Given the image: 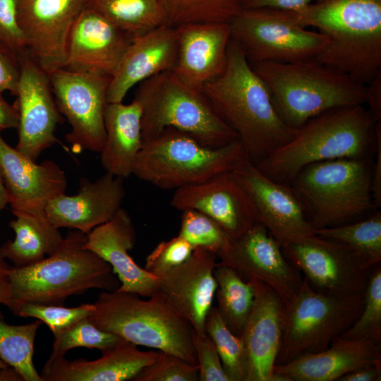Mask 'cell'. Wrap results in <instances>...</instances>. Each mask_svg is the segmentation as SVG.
<instances>
[{"mask_svg": "<svg viewBox=\"0 0 381 381\" xmlns=\"http://www.w3.org/2000/svg\"><path fill=\"white\" fill-rule=\"evenodd\" d=\"M201 92L219 118L238 135L253 164L294 136L295 130L282 120L265 84L231 39L223 73L207 83Z\"/></svg>", "mask_w": 381, "mask_h": 381, "instance_id": "1", "label": "cell"}, {"mask_svg": "<svg viewBox=\"0 0 381 381\" xmlns=\"http://www.w3.org/2000/svg\"><path fill=\"white\" fill-rule=\"evenodd\" d=\"M380 127L364 105L333 109L307 121L291 140L254 164L269 179L290 185L313 163L373 158Z\"/></svg>", "mask_w": 381, "mask_h": 381, "instance_id": "2", "label": "cell"}, {"mask_svg": "<svg viewBox=\"0 0 381 381\" xmlns=\"http://www.w3.org/2000/svg\"><path fill=\"white\" fill-rule=\"evenodd\" d=\"M289 13L327 37L318 61L364 85L381 73V0H325Z\"/></svg>", "mask_w": 381, "mask_h": 381, "instance_id": "3", "label": "cell"}, {"mask_svg": "<svg viewBox=\"0 0 381 381\" xmlns=\"http://www.w3.org/2000/svg\"><path fill=\"white\" fill-rule=\"evenodd\" d=\"M87 234L71 229L50 255L30 265L10 267L13 313L26 303L61 306L73 295L92 289L114 291L120 286L111 266L85 248Z\"/></svg>", "mask_w": 381, "mask_h": 381, "instance_id": "4", "label": "cell"}, {"mask_svg": "<svg viewBox=\"0 0 381 381\" xmlns=\"http://www.w3.org/2000/svg\"><path fill=\"white\" fill-rule=\"evenodd\" d=\"M250 64L265 84L277 114L294 130L327 111L365 103L366 85L315 59Z\"/></svg>", "mask_w": 381, "mask_h": 381, "instance_id": "5", "label": "cell"}, {"mask_svg": "<svg viewBox=\"0 0 381 381\" xmlns=\"http://www.w3.org/2000/svg\"><path fill=\"white\" fill-rule=\"evenodd\" d=\"M373 158H340L310 164L291 186L315 229L361 219L378 210L371 190Z\"/></svg>", "mask_w": 381, "mask_h": 381, "instance_id": "6", "label": "cell"}, {"mask_svg": "<svg viewBox=\"0 0 381 381\" xmlns=\"http://www.w3.org/2000/svg\"><path fill=\"white\" fill-rule=\"evenodd\" d=\"M89 319L99 329L135 345L166 351L198 364L194 329L157 293L148 300L119 290L103 291Z\"/></svg>", "mask_w": 381, "mask_h": 381, "instance_id": "7", "label": "cell"}, {"mask_svg": "<svg viewBox=\"0 0 381 381\" xmlns=\"http://www.w3.org/2000/svg\"><path fill=\"white\" fill-rule=\"evenodd\" d=\"M133 99L142 107L143 142L169 127L186 133L210 147H223L238 140L203 94L183 83L171 71L139 83Z\"/></svg>", "mask_w": 381, "mask_h": 381, "instance_id": "8", "label": "cell"}, {"mask_svg": "<svg viewBox=\"0 0 381 381\" xmlns=\"http://www.w3.org/2000/svg\"><path fill=\"white\" fill-rule=\"evenodd\" d=\"M247 157L238 140L210 147L169 127L143 143L133 175L159 188L176 190L232 171Z\"/></svg>", "mask_w": 381, "mask_h": 381, "instance_id": "9", "label": "cell"}, {"mask_svg": "<svg viewBox=\"0 0 381 381\" xmlns=\"http://www.w3.org/2000/svg\"><path fill=\"white\" fill-rule=\"evenodd\" d=\"M364 294L328 296L313 289L303 277L294 299L286 306L283 335L275 365L327 349L360 315Z\"/></svg>", "mask_w": 381, "mask_h": 381, "instance_id": "10", "label": "cell"}, {"mask_svg": "<svg viewBox=\"0 0 381 381\" xmlns=\"http://www.w3.org/2000/svg\"><path fill=\"white\" fill-rule=\"evenodd\" d=\"M229 25L231 39L250 63L314 59L328 42L325 35L306 30L279 10L243 9Z\"/></svg>", "mask_w": 381, "mask_h": 381, "instance_id": "11", "label": "cell"}, {"mask_svg": "<svg viewBox=\"0 0 381 381\" xmlns=\"http://www.w3.org/2000/svg\"><path fill=\"white\" fill-rule=\"evenodd\" d=\"M59 112L71 131L66 141L74 150L101 152L105 142L104 111L111 77L59 68L49 73Z\"/></svg>", "mask_w": 381, "mask_h": 381, "instance_id": "12", "label": "cell"}, {"mask_svg": "<svg viewBox=\"0 0 381 381\" xmlns=\"http://www.w3.org/2000/svg\"><path fill=\"white\" fill-rule=\"evenodd\" d=\"M20 73L16 107L18 114L16 149L35 161L56 141L55 131L61 116L49 77L30 51L18 54Z\"/></svg>", "mask_w": 381, "mask_h": 381, "instance_id": "13", "label": "cell"}, {"mask_svg": "<svg viewBox=\"0 0 381 381\" xmlns=\"http://www.w3.org/2000/svg\"><path fill=\"white\" fill-rule=\"evenodd\" d=\"M217 259L243 279H257L273 289L287 306L296 296L303 277L285 257L281 245L257 222L237 236L229 238Z\"/></svg>", "mask_w": 381, "mask_h": 381, "instance_id": "14", "label": "cell"}, {"mask_svg": "<svg viewBox=\"0 0 381 381\" xmlns=\"http://www.w3.org/2000/svg\"><path fill=\"white\" fill-rule=\"evenodd\" d=\"M282 249L315 291L339 298L364 294L370 271L363 270L339 243L313 233Z\"/></svg>", "mask_w": 381, "mask_h": 381, "instance_id": "15", "label": "cell"}, {"mask_svg": "<svg viewBox=\"0 0 381 381\" xmlns=\"http://www.w3.org/2000/svg\"><path fill=\"white\" fill-rule=\"evenodd\" d=\"M232 171L249 195L258 222L281 246L314 233L306 209L291 185L269 179L248 157Z\"/></svg>", "mask_w": 381, "mask_h": 381, "instance_id": "16", "label": "cell"}, {"mask_svg": "<svg viewBox=\"0 0 381 381\" xmlns=\"http://www.w3.org/2000/svg\"><path fill=\"white\" fill-rule=\"evenodd\" d=\"M27 47L48 73L63 68L71 29L86 0H16Z\"/></svg>", "mask_w": 381, "mask_h": 381, "instance_id": "17", "label": "cell"}, {"mask_svg": "<svg viewBox=\"0 0 381 381\" xmlns=\"http://www.w3.org/2000/svg\"><path fill=\"white\" fill-rule=\"evenodd\" d=\"M170 204L181 211L192 209L209 216L229 238L258 222L249 195L232 171L175 190Z\"/></svg>", "mask_w": 381, "mask_h": 381, "instance_id": "18", "label": "cell"}, {"mask_svg": "<svg viewBox=\"0 0 381 381\" xmlns=\"http://www.w3.org/2000/svg\"><path fill=\"white\" fill-rule=\"evenodd\" d=\"M133 38L86 6L71 29L64 68L111 77Z\"/></svg>", "mask_w": 381, "mask_h": 381, "instance_id": "19", "label": "cell"}, {"mask_svg": "<svg viewBox=\"0 0 381 381\" xmlns=\"http://www.w3.org/2000/svg\"><path fill=\"white\" fill-rule=\"evenodd\" d=\"M217 260L214 252L198 247L188 260L158 278L157 293L198 332H205V318L212 306Z\"/></svg>", "mask_w": 381, "mask_h": 381, "instance_id": "20", "label": "cell"}, {"mask_svg": "<svg viewBox=\"0 0 381 381\" xmlns=\"http://www.w3.org/2000/svg\"><path fill=\"white\" fill-rule=\"evenodd\" d=\"M0 172L12 211L44 212L67 187L65 172L57 164L50 159L37 164L8 145L1 133Z\"/></svg>", "mask_w": 381, "mask_h": 381, "instance_id": "21", "label": "cell"}, {"mask_svg": "<svg viewBox=\"0 0 381 381\" xmlns=\"http://www.w3.org/2000/svg\"><path fill=\"white\" fill-rule=\"evenodd\" d=\"M175 27L178 53L171 71L183 83L201 92L226 67L231 40L229 23L194 22Z\"/></svg>", "mask_w": 381, "mask_h": 381, "instance_id": "22", "label": "cell"}, {"mask_svg": "<svg viewBox=\"0 0 381 381\" xmlns=\"http://www.w3.org/2000/svg\"><path fill=\"white\" fill-rule=\"evenodd\" d=\"M252 281L255 300L241 336L248 363V381H271L279 351L286 315V305L270 286Z\"/></svg>", "mask_w": 381, "mask_h": 381, "instance_id": "23", "label": "cell"}, {"mask_svg": "<svg viewBox=\"0 0 381 381\" xmlns=\"http://www.w3.org/2000/svg\"><path fill=\"white\" fill-rule=\"evenodd\" d=\"M123 180L107 172L95 181L81 178L77 194L64 193L47 204V217L59 229L87 234L109 221L121 207L126 194Z\"/></svg>", "mask_w": 381, "mask_h": 381, "instance_id": "24", "label": "cell"}, {"mask_svg": "<svg viewBox=\"0 0 381 381\" xmlns=\"http://www.w3.org/2000/svg\"><path fill=\"white\" fill-rule=\"evenodd\" d=\"M135 243V231L128 212L121 207L107 222L87 234L85 248L112 267L120 281L119 291L152 297L158 291V278L140 267L128 251Z\"/></svg>", "mask_w": 381, "mask_h": 381, "instance_id": "25", "label": "cell"}, {"mask_svg": "<svg viewBox=\"0 0 381 381\" xmlns=\"http://www.w3.org/2000/svg\"><path fill=\"white\" fill-rule=\"evenodd\" d=\"M177 53L175 26L164 23L134 37L111 76L107 90L108 103L122 102L133 87L153 75L171 71Z\"/></svg>", "mask_w": 381, "mask_h": 381, "instance_id": "26", "label": "cell"}, {"mask_svg": "<svg viewBox=\"0 0 381 381\" xmlns=\"http://www.w3.org/2000/svg\"><path fill=\"white\" fill-rule=\"evenodd\" d=\"M375 364H381L380 343L366 337H339L322 351L275 365L273 373L286 381H335L350 372Z\"/></svg>", "mask_w": 381, "mask_h": 381, "instance_id": "27", "label": "cell"}, {"mask_svg": "<svg viewBox=\"0 0 381 381\" xmlns=\"http://www.w3.org/2000/svg\"><path fill=\"white\" fill-rule=\"evenodd\" d=\"M96 360L49 358L40 374L43 381L132 380L156 359L158 351H142L123 339Z\"/></svg>", "mask_w": 381, "mask_h": 381, "instance_id": "28", "label": "cell"}, {"mask_svg": "<svg viewBox=\"0 0 381 381\" xmlns=\"http://www.w3.org/2000/svg\"><path fill=\"white\" fill-rule=\"evenodd\" d=\"M142 107L135 99L129 104L108 103L104 111L106 138L101 151L105 172L126 179L133 174L143 145Z\"/></svg>", "mask_w": 381, "mask_h": 381, "instance_id": "29", "label": "cell"}, {"mask_svg": "<svg viewBox=\"0 0 381 381\" xmlns=\"http://www.w3.org/2000/svg\"><path fill=\"white\" fill-rule=\"evenodd\" d=\"M15 219L8 226L15 232L14 240L0 246L6 260L15 267L36 263L52 255L63 236L59 229L52 224L44 212L12 211Z\"/></svg>", "mask_w": 381, "mask_h": 381, "instance_id": "30", "label": "cell"}, {"mask_svg": "<svg viewBox=\"0 0 381 381\" xmlns=\"http://www.w3.org/2000/svg\"><path fill=\"white\" fill-rule=\"evenodd\" d=\"M314 233L341 245L366 272L381 262V212L379 210L356 222L315 229Z\"/></svg>", "mask_w": 381, "mask_h": 381, "instance_id": "31", "label": "cell"}, {"mask_svg": "<svg viewBox=\"0 0 381 381\" xmlns=\"http://www.w3.org/2000/svg\"><path fill=\"white\" fill-rule=\"evenodd\" d=\"M213 274L217 284L216 307L227 327L241 337L254 303L253 284L220 262Z\"/></svg>", "mask_w": 381, "mask_h": 381, "instance_id": "32", "label": "cell"}, {"mask_svg": "<svg viewBox=\"0 0 381 381\" xmlns=\"http://www.w3.org/2000/svg\"><path fill=\"white\" fill-rule=\"evenodd\" d=\"M86 6L132 37L167 23L159 0H86Z\"/></svg>", "mask_w": 381, "mask_h": 381, "instance_id": "33", "label": "cell"}, {"mask_svg": "<svg viewBox=\"0 0 381 381\" xmlns=\"http://www.w3.org/2000/svg\"><path fill=\"white\" fill-rule=\"evenodd\" d=\"M42 322L14 325L0 311V358L16 368L25 381H43L33 363L34 343Z\"/></svg>", "mask_w": 381, "mask_h": 381, "instance_id": "34", "label": "cell"}, {"mask_svg": "<svg viewBox=\"0 0 381 381\" xmlns=\"http://www.w3.org/2000/svg\"><path fill=\"white\" fill-rule=\"evenodd\" d=\"M205 329L230 381H248V363L243 341L227 327L216 306H212L207 314Z\"/></svg>", "mask_w": 381, "mask_h": 381, "instance_id": "35", "label": "cell"}, {"mask_svg": "<svg viewBox=\"0 0 381 381\" xmlns=\"http://www.w3.org/2000/svg\"><path fill=\"white\" fill-rule=\"evenodd\" d=\"M172 26L194 22L229 23L242 10L243 0H159Z\"/></svg>", "mask_w": 381, "mask_h": 381, "instance_id": "36", "label": "cell"}, {"mask_svg": "<svg viewBox=\"0 0 381 381\" xmlns=\"http://www.w3.org/2000/svg\"><path fill=\"white\" fill-rule=\"evenodd\" d=\"M53 335L50 358L65 356L68 351L76 347L97 349L104 352L114 348L122 340L115 334L99 329L88 317Z\"/></svg>", "mask_w": 381, "mask_h": 381, "instance_id": "37", "label": "cell"}, {"mask_svg": "<svg viewBox=\"0 0 381 381\" xmlns=\"http://www.w3.org/2000/svg\"><path fill=\"white\" fill-rule=\"evenodd\" d=\"M343 339L366 337L381 342V267L380 263L368 273L364 291V304L360 315L341 337Z\"/></svg>", "mask_w": 381, "mask_h": 381, "instance_id": "38", "label": "cell"}, {"mask_svg": "<svg viewBox=\"0 0 381 381\" xmlns=\"http://www.w3.org/2000/svg\"><path fill=\"white\" fill-rule=\"evenodd\" d=\"M179 236L194 249L203 248L216 255L226 247L229 240L226 233L213 219L192 209L182 211Z\"/></svg>", "mask_w": 381, "mask_h": 381, "instance_id": "39", "label": "cell"}, {"mask_svg": "<svg viewBox=\"0 0 381 381\" xmlns=\"http://www.w3.org/2000/svg\"><path fill=\"white\" fill-rule=\"evenodd\" d=\"M95 310L94 303H83L73 308L64 307L62 305L26 303L18 308L13 315L21 318H36L46 324L54 334L90 317Z\"/></svg>", "mask_w": 381, "mask_h": 381, "instance_id": "40", "label": "cell"}, {"mask_svg": "<svg viewBox=\"0 0 381 381\" xmlns=\"http://www.w3.org/2000/svg\"><path fill=\"white\" fill-rule=\"evenodd\" d=\"M199 367L174 354L158 351L153 363L144 368L132 381H198Z\"/></svg>", "mask_w": 381, "mask_h": 381, "instance_id": "41", "label": "cell"}, {"mask_svg": "<svg viewBox=\"0 0 381 381\" xmlns=\"http://www.w3.org/2000/svg\"><path fill=\"white\" fill-rule=\"evenodd\" d=\"M194 248L179 236L160 242L146 258L145 269L159 278L181 265L191 255Z\"/></svg>", "mask_w": 381, "mask_h": 381, "instance_id": "42", "label": "cell"}, {"mask_svg": "<svg viewBox=\"0 0 381 381\" xmlns=\"http://www.w3.org/2000/svg\"><path fill=\"white\" fill-rule=\"evenodd\" d=\"M193 341L199 367V380L230 381L210 336L194 330Z\"/></svg>", "mask_w": 381, "mask_h": 381, "instance_id": "43", "label": "cell"}, {"mask_svg": "<svg viewBox=\"0 0 381 381\" xmlns=\"http://www.w3.org/2000/svg\"><path fill=\"white\" fill-rule=\"evenodd\" d=\"M0 42L18 55L28 49L18 20L16 0H0Z\"/></svg>", "mask_w": 381, "mask_h": 381, "instance_id": "44", "label": "cell"}, {"mask_svg": "<svg viewBox=\"0 0 381 381\" xmlns=\"http://www.w3.org/2000/svg\"><path fill=\"white\" fill-rule=\"evenodd\" d=\"M20 73L18 55L0 42V94L15 95Z\"/></svg>", "mask_w": 381, "mask_h": 381, "instance_id": "45", "label": "cell"}, {"mask_svg": "<svg viewBox=\"0 0 381 381\" xmlns=\"http://www.w3.org/2000/svg\"><path fill=\"white\" fill-rule=\"evenodd\" d=\"M316 0H243V9L268 8L293 12Z\"/></svg>", "mask_w": 381, "mask_h": 381, "instance_id": "46", "label": "cell"}, {"mask_svg": "<svg viewBox=\"0 0 381 381\" xmlns=\"http://www.w3.org/2000/svg\"><path fill=\"white\" fill-rule=\"evenodd\" d=\"M365 104L374 120L381 122V73L366 85Z\"/></svg>", "mask_w": 381, "mask_h": 381, "instance_id": "47", "label": "cell"}, {"mask_svg": "<svg viewBox=\"0 0 381 381\" xmlns=\"http://www.w3.org/2000/svg\"><path fill=\"white\" fill-rule=\"evenodd\" d=\"M371 190L377 208L381 207V127L377 132V147L374 156Z\"/></svg>", "mask_w": 381, "mask_h": 381, "instance_id": "48", "label": "cell"}, {"mask_svg": "<svg viewBox=\"0 0 381 381\" xmlns=\"http://www.w3.org/2000/svg\"><path fill=\"white\" fill-rule=\"evenodd\" d=\"M380 378L381 364H375L344 375L338 381H378Z\"/></svg>", "mask_w": 381, "mask_h": 381, "instance_id": "49", "label": "cell"}, {"mask_svg": "<svg viewBox=\"0 0 381 381\" xmlns=\"http://www.w3.org/2000/svg\"><path fill=\"white\" fill-rule=\"evenodd\" d=\"M18 114L16 105L7 102L0 94V133L11 128H17Z\"/></svg>", "mask_w": 381, "mask_h": 381, "instance_id": "50", "label": "cell"}, {"mask_svg": "<svg viewBox=\"0 0 381 381\" xmlns=\"http://www.w3.org/2000/svg\"><path fill=\"white\" fill-rule=\"evenodd\" d=\"M10 266L0 250V304L9 306L11 300V283L8 274Z\"/></svg>", "mask_w": 381, "mask_h": 381, "instance_id": "51", "label": "cell"}, {"mask_svg": "<svg viewBox=\"0 0 381 381\" xmlns=\"http://www.w3.org/2000/svg\"><path fill=\"white\" fill-rule=\"evenodd\" d=\"M0 381H25L22 375L13 367L0 368Z\"/></svg>", "mask_w": 381, "mask_h": 381, "instance_id": "52", "label": "cell"}, {"mask_svg": "<svg viewBox=\"0 0 381 381\" xmlns=\"http://www.w3.org/2000/svg\"><path fill=\"white\" fill-rule=\"evenodd\" d=\"M8 204V195L0 172V213Z\"/></svg>", "mask_w": 381, "mask_h": 381, "instance_id": "53", "label": "cell"}, {"mask_svg": "<svg viewBox=\"0 0 381 381\" xmlns=\"http://www.w3.org/2000/svg\"><path fill=\"white\" fill-rule=\"evenodd\" d=\"M8 365L4 363L0 358V368L7 366Z\"/></svg>", "mask_w": 381, "mask_h": 381, "instance_id": "54", "label": "cell"}, {"mask_svg": "<svg viewBox=\"0 0 381 381\" xmlns=\"http://www.w3.org/2000/svg\"><path fill=\"white\" fill-rule=\"evenodd\" d=\"M325 1V0H316V2H320V1Z\"/></svg>", "mask_w": 381, "mask_h": 381, "instance_id": "55", "label": "cell"}]
</instances>
